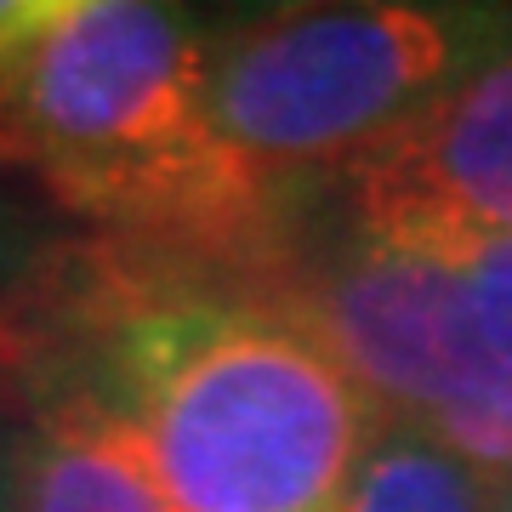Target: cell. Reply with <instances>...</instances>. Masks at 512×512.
I'll list each match as a JSON object with an SVG mask.
<instances>
[{"instance_id":"cell-1","label":"cell","mask_w":512,"mask_h":512,"mask_svg":"<svg viewBox=\"0 0 512 512\" xmlns=\"http://www.w3.org/2000/svg\"><path fill=\"white\" fill-rule=\"evenodd\" d=\"M0 382L97 399L177 512H342L382 433L285 308L148 279L109 251L46 342H0Z\"/></svg>"},{"instance_id":"cell-2","label":"cell","mask_w":512,"mask_h":512,"mask_svg":"<svg viewBox=\"0 0 512 512\" xmlns=\"http://www.w3.org/2000/svg\"><path fill=\"white\" fill-rule=\"evenodd\" d=\"M512 46L507 6H285L211 29V126L251 177L302 188Z\"/></svg>"},{"instance_id":"cell-3","label":"cell","mask_w":512,"mask_h":512,"mask_svg":"<svg viewBox=\"0 0 512 512\" xmlns=\"http://www.w3.org/2000/svg\"><path fill=\"white\" fill-rule=\"evenodd\" d=\"M274 308L348 370L382 427L512 490V370L484 342L456 262L348 222L330 245H296Z\"/></svg>"},{"instance_id":"cell-4","label":"cell","mask_w":512,"mask_h":512,"mask_svg":"<svg viewBox=\"0 0 512 512\" xmlns=\"http://www.w3.org/2000/svg\"><path fill=\"white\" fill-rule=\"evenodd\" d=\"M353 228L404 245L512 239V46L336 171Z\"/></svg>"},{"instance_id":"cell-5","label":"cell","mask_w":512,"mask_h":512,"mask_svg":"<svg viewBox=\"0 0 512 512\" xmlns=\"http://www.w3.org/2000/svg\"><path fill=\"white\" fill-rule=\"evenodd\" d=\"M6 399H12L6 512H177L131 433L97 399L74 387H6Z\"/></svg>"},{"instance_id":"cell-6","label":"cell","mask_w":512,"mask_h":512,"mask_svg":"<svg viewBox=\"0 0 512 512\" xmlns=\"http://www.w3.org/2000/svg\"><path fill=\"white\" fill-rule=\"evenodd\" d=\"M342 512H507V490L433 439L382 427L342 495Z\"/></svg>"},{"instance_id":"cell-7","label":"cell","mask_w":512,"mask_h":512,"mask_svg":"<svg viewBox=\"0 0 512 512\" xmlns=\"http://www.w3.org/2000/svg\"><path fill=\"white\" fill-rule=\"evenodd\" d=\"M439 256L456 262L484 342L512 370V239H461V245H439Z\"/></svg>"},{"instance_id":"cell-8","label":"cell","mask_w":512,"mask_h":512,"mask_svg":"<svg viewBox=\"0 0 512 512\" xmlns=\"http://www.w3.org/2000/svg\"><path fill=\"white\" fill-rule=\"evenodd\" d=\"M63 0H0V131H6V109L18 97V80L35 57L46 23L57 18Z\"/></svg>"},{"instance_id":"cell-9","label":"cell","mask_w":512,"mask_h":512,"mask_svg":"<svg viewBox=\"0 0 512 512\" xmlns=\"http://www.w3.org/2000/svg\"><path fill=\"white\" fill-rule=\"evenodd\" d=\"M12 501V399L0 387V512Z\"/></svg>"},{"instance_id":"cell-10","label":"cell","mask_w":512,"mask_h":512,"mask_svg":"<svg viewBox=\"0 0 512 512\" xmlns=\"http://www.w3.org/2000/svg\"><path fill=\"white\" fill-rule=\"evenodd\" d=\"M507 512H512V490H507Z\"/></svg>"}]
</instances>
